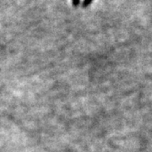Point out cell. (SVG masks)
I'll list each match as a JSON object with an SVG mask.
<instances>
[{"mask_svg":"<svg viewBox=\"0 0 152 152\" xmlns=\"http://www.w3.org/2000/svg\"><path fill=\"white\" fill-rule=\"evenodd\" d=\"M92 0H84V4H83V5L85 6H87V5H89L90 4H91V2Z\"/></svg>","mask_w":152,"mask_h":152,"instance_id":"obj_1","label":"cell"},{"mask_svg":"<svg viewBox=\"0 0 152 152\" xmlns=\"http://www.w3.org/2000/svg\"><path fill=\"white\" fill-rule=\"evenodd\" d=\"M79 3H80V0H73V4H74V5H78L79 4Z\"/></svg>","mask_w":152,"mask_h":152,"instance_id":"obj_2","label":"cell"}]
</instances>
